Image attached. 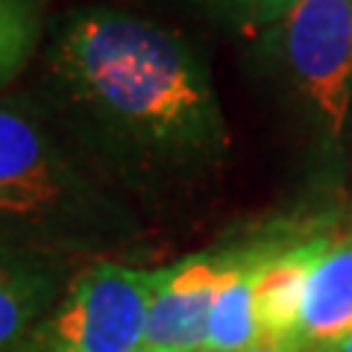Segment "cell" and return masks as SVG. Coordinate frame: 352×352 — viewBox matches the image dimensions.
<instances>
[{
	"label": "cell",
	"mask_w": 352,
	"mask_h": 352,
	"mask_svg": "<svg viewBox=\"0 0 352 352\" xmlns=\"http://www.w3.org/2000/svg\"><path fill=\"white\" fill-rule=\"evenodd\" d=\"M27 76L32 103L147 223L226 179L232 132L212 65L164 18L118 0L68 6Z\"/></svg>",
	"instance_id": "1"
},
{
	"label": "cell",
	"mask_w": 352,
	"mask_h": 352,
	"mask_svg": "<svg viewBox=\"0 0 352 352\" xmlns=\"http://www.w3.org/2000/svg\"><path fill=\"white\" fill-rule=\"evenodd\" d=\"M147 3L191 15L229 36L256 38L276 24L296 0H147Z\"/></svg>",
	"instance_id": "10"
},
{
	"label": "cell",
	"mask_w": 352,
	"mask_h": 352,
	"mask_svg": "<svg viewBox=\"0 0 352 352\" xmlns=\"http://www.w3.org/2000/svg\"><path fill=\"white\" fill-rule=\"evenodd\" d=\"M47 21L44 0H0V94L32 71Z\"/></svg>",
	"instance_id": "9"
},
{
	"label": "cell",
	"mask_w": 352,
	"mask_h": 352,
	"mask_svg": "<svg viewBox=\"0 0 352 352\" xmlns=\"http://www.w3.org/2000/svg\"><path fill=\"white\" fill-rule=\"evenodd\" d=\"M156 267L100 258L74 270L21 352H135L144 346Z\"/></svg>",
	"instance_id": "4"
},
{
	"label": "cell",
	"mask_w": 352,
	"mask_h": 352,
	"mask_svg": "<svg viewBox=\"0 0 352 352\" xmlns=\"http://www.w3.org/2000/svg\"><path fill=\"white\" fill-rule=\"evenodd\" d=\"M229 264L232 247L194 252L156 267L144 344L162 352H203L212 308Z\"/></svg>",
	"instance_id": "5"
},
{
	"label": "cell",
	"mask_w": 352,
	"mask_h": 352,
	"mask_svg": "<svg viewBox=\"0 0 352 352\" xmlns=\"http://www.w3.org/2000/svg\"><path fill=\"white\" fill-rule=\"evenodd\" d=\"M238 352H326L323 346H279V344H258L250 349H238Z\"/></svg>",
	"instance_id": "11"
},
{
	"label": "cell",
	"mask_w": 352,
	"mask_h": 352,
	"mask_svg": "<svg viewBox=\"0 0 352 352\" xmlns=\"http://www.w3.org/2000/svg\"><path fill=\"white\" fill-rule=\"evenodd\" d=\"M147 226L27 91L0 94V250L56 270L100 258L129 261Z\"/></svg>",
	"instance_id": "2"
},
{
	"label": "cell",
	"mask_w": 352,
	"mask_h": 352,
	"mask_svg": "<svg viewBox=\"0 0 352 352\" xmlns=\"http://www.w3.org/2000/svg\"><path fill=\"white\" fill-rule=\"evenodd\" d=\"M323 349L326 352H352V332L344 335V338H338V340H332V344H326Z\"/></svg>",
	"instance_id": "12"
},
{
	"label": "cell",
	"mask_w": 352,
	"mask_h": 352,
	"mask_svg": "<svg viewBox=\"0 0 352 352\" xmlns=\"http://www.w3.org/2000/svg\"><path fill=\"white\" fill-rule=\"evenodd\" d=\"M352 332V229L317 238L296 346H326Z\"/></svg>",
	"instance_id": "6"
},
{
	"label": "cell",
	"mask_w": 352,
	"mask_h": 352,
	"mask_svg": "<svg viewBox=\"0 0 352 352\" xmlns=\"http://www.w3.org/2000/svg\"><path fill=\"white\" fill-rule=\"evenodd\" d=\"M65 270L0 250V352H21L65 288Z\"/></svg>",
	"instance_id": "8"
},
{
	"label": "cell",
	"mask_w": 352,
	"mask_h": 352,
	"mask_svg": "<svg viewBox=\"0 0 352 352\" xmlns=\"http://www.w3.org/2000/svg\"><path fill=\"white\" fill-rule=\"evenodd\" d=\"M256 44L320 144H340L352 112V0H296Z\"/></svg>",
	"instance_id": "3"
},
{
	"label": "cell",
	"mask_w": 352,
	"mask_h": 352,
	"mask_svg": "<svg viewBox=\"0 0 352 352\" xmlns=\"http://www.w3.org/2000/svg\"><path fill=\"white\" fill-rule=\"evenodd\" d=\"M135 352H162V349H156V346H147V344H144V346H138Z\"/></svg>",
	"instance_id": "13"
},
{
	"label": "cell",
	"mask_w": 352,
	"mask_h": 352,
	"mask_svg": "<svg viewBox=\"0 0 352 352\" xmlns=\"http://www.w3.org/2000/svg\"><path fill=\"white\" fill-rule=\"evenodd\" d=\"M317 238H320L317 232L291 238L258 270L256 314H258L264 344L296 346L305 285H308V270H311V261H314Z\"/></svg>",
	"instance_id": "7"
},
{
	"label": "cell",
	"mask_w": 352,
	"mask_h": 352,
	"mask_svg": "<svg viewBox=\"0 0 352 352\" xmlns=\"http://www.w3.org/2000/svg\"><path fill=\"white\" fill-rule=\"evenodd\" d=\"M349 200H352V162H349Z\"/></svg>",
	"instance_id": "14"
}]
</instances>
